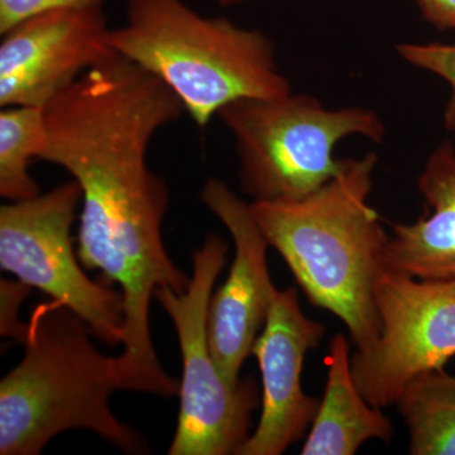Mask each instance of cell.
<instances>
[{"mask_svg": "<svg viewBox=\"0 0 455 455\" xmlns=\"http://www.w3.org/2000/svg\"><path fill=\"white\" fill-rule=\"evenodd\" d=\"M395 405L409 427L410 454L455 455V377L444 368L416 377Z\"/></svg>", "mask_w": 455, "mask_h": 455, "instance_id": "obj_14", "label": "cell"}, {"mask_svg": "<svg viewBox=\"0 0 455 455\" xmlns=\"http://www.w3.org/2000/svg\"><path fill=\"white\" fill-rule=\"evenodd\" d=\"M44 108L8 107L0 113V196L23 202L40 196L29 172L46 145Z\"/></svg>", "mask_w": 455, "mask_h": 455, "instance_id": "obj_15", "label": "cell"}, {"mask_svg": "<svg viewBox=\"0 0 455 455\" xmlns=\"http://www.w3.org/2000/svg\"><path fill=\"white\" fill-rule=\"evenodd\" d=\"M103 5L44 12L3 35L0 106L44 108L116 56Z\"/></svg>", "mask_w": 455, "mask_h": 455, "instance_id": "obj_9", "label": "cell"}, {"mask_svg": "<svg viewBox=\"0 0 455 455\" xmlns=\"http://www.w3.org/2000/svg\"><path fill=\"white\" fill-rule=\"evenodd\" d=\"M425 20L439 29H455V0H419Z\"/></svg>", "mask_w": 455, "mask_h": 455, "instance_id": "obj_19", "label": "cell"}, {"mask_svg": "<svg viewBox=\"0 0 455 455\" xmlns=\"http://www.w3.org/2000/svg\"><path fill=\"white\" fill-rule=\"evenodd\" d=\"M227 253L228 245L220 235H206L202 248L194 253L187 291L157 289L155 292L175 325L184 366L178 427L170 455H236L252 434V414L259 406L256 382L252 379L228 382L209 346V304Z\"/></svg>", "mask_w": 455, "mask_h": 455, "instance_id": "obj_6", "label": "cell"}, {"mask_svg": "<svg viewBox=\"0 0 455 455\" xmlns=\"http://www.w3.org/2000/svg\"><path fill=\"white\" fill-rule=\"evenodd\" d=\"M235 140L238 178L253 202H292L315 193L337 175L338 143L358 136L383 142L386 124L363 107L329 109L309 94L242 99L220 110Z\"/></svg>", "mask_w": 455, "mask_h": 455, "instance_id": "obj_5", "label": "cell"}, {"mask_svg": "<svg viewBox=\"0 0 455 455\" xmlns=\"http://www.w3.org/2000/svg\"><path fill=\"white\" fill-rule=\"evenodd\" d=\"M324 397L317 407L302 455H353L370 440L391 442L394 427L382 409L371 405L352 373L346 335H334L326 355Z\"/></svg>", "mask_w": 455, "mask_h": 455, "instance_id": "obj_13", "label": "cell"}, {"mask_svg": "<svg viewBox=\"0 0 455 455\" xmlns=\"http://www.w3.org/2000/svg\"><path fill=\"white\" fill-rule=\"evenodd\" d=\"M377 164L373 152L343 158L337 175L304 199L250 204L307 300L341 320L357 350L379 339L377 286L388 272L390 235L368 202Z\"/></svg>", "mask_w": 455, "mask_h": 455, "instance_id": "obj_2", "label": "cell"}, {"mask_svg": "<svg viewBox=\"0 0 455 455\" xmlns=\"http://www.w3.org/2000/svg\"><path fill=\"white\" fill-rule=\"evenodd\" d=\"M431 212L412 224H396L390 236L388 271L420 280L455 278V147L440 143L418 180Z\"/></svg>", "mask_w": 455, "mask_h": 455, "instance_id": "obj_12", "label": "cell"}, {"mask_svg": "<svg viewBox=\"0 0 455 455\" xmlns=\"http://www.w3.org/2000/svg\"><path fill=\"white\" fill-rule=\"evenodd\" d=\"M32 287L23 281H9L3 278L0 281L2 292V324L0 331L3 337L13 338L18 341H25L28 323L20 322L18 316L20 304L25 300Z\"/></svg>", "mask_w": 455, "mask_h": 455, "instance_id": "obj_18", "label": "cell"}, {"mask_svg": "<svg viewBox=\"0 0 455 455\" xmlns=\"http://www.w3.org/2000/svg\"><path fill=\"white\" fill-rule=\"evenodd\" d=\"M397 55L407 64L442 77L451 86V98L444 110L445 130L455 131V44H415L405 42L396 46Z\"/></svg>", "mask_w": 455, "mask_h": 455, "instance_id": "obj_16", "label": "cell"}, {"mask_svg": "<svg viewBox=\"0 0 455 455\" xmlns=\"http://www.w3.org/2000/svg\"><path fill=\"white\" fill-rule=\"evenodd\" d=\"M104 0H0V35L44 12L103 5Z\"/></svg>", "mask_w": 455, "mask_h": 455, "instance_id": "obj_17", "label": "cell"}, {"mask_svg": "<svg viewBox=\"0 0 455 455\" xmlns=\"http://www.w3.org/2000/svg\"><path fill=\"white\" fill-rule=\"evenodd\" d=\"M200 200L226 226L235 256L226 283L212 295L208 310L209 346L215 363L230 383L241 381L242 366L267 320L276 287L267 265L268 242L254 220L250 204L223 181L208 179Z\"/></svg>", "mask_w": 455, "mask_h": 455, "instance_id": "obj_10", "label": "cell"}, {"mask_svg": "<svg viewBox=\"0 0 455 455\" xmlns=\"http://www.w3.org/2000/svg\"><path fill=\"white\" fill-rule=\"evenodd\" d=\"M379 335L350 358L359 391L374 407L396 403L416 377L455 355V278L420 280L388 271L377 286Z\"/></svg>", "mask_w": 455, "mask_h": 455, "instance_id": "obj_8", "label": "cell"}, {"mask_svg": "<svg viewBox=\"0 0 455 455\" xmlns=\"http://www.w3.org/2000/svg\"><path fill=\"white\" fill-rule=\"evenodd\" d=\"M47 139L38 160L62 167L83 191L77 257L122 289L123 352L114 357L119 391L179 395L152 344L149 307L157 289L187 291L190 278L171 260L163 220L169 188L147 151L185 108L157 76L121 55L101 62L44 108Z\"/></svg>", "mask_w": 455, "mask_h": 455, "instance_id": "obj_1", "label": "cell"}, {"mask_svg": "<svg viewBox=\"0 0 455 455\" xmlns=\"http://www.w3.org/2000/svg\"><path fill=\"white\" fill-rule=\"evenodd\" d=\"M83 200L75 180L0 208V267L60 301L104 343H123L122 292L90 280L75 253L71 228Z\"/></svg>", "mask_w": 455, "mask_h": 455, "instance_id": "obj_7", "label": "cell"}, {"mask_svg": "<svg viewBox=\"0 0 455 455\" xmlns=\"http://www.w3.org/2000/svg\"><path fill=\"white\" fill-rule=\"evenodd\" d=\"M325 326L305 315L295 287L275 290L267 320L252 355L262 377V414L236 455H280L313 424L319 401L305 394V355L315 349Z\"/></svg>", "mask_w": 455, "mask_h": 455, "instance_id": "obj_11", "label": "cell"}, {"mask_svg": "<svg viewBox=\"0 0 455 455\" xmlns=\"http://www.w3.org/2000/svg\"><path fill=\"white\" fill-rule=\"evenodd\" d=\"M109 40L116 53L163 80L199 127L233 101L292 92L267 35L200 16L184 0H130L127 20Z\"/></svg>", "mask_w": 455, "mask_h": 455, "instance_id": "obj_4", "label": "cell"}, {"mask_svg": "<svg viewBox=\"0 0 455 455\" xmlns=\"http://www.w3.org/2000/svg\"><path fill=\"white\" fill-rule=\"evenodd\" d=\"M223 7H230V5L239 4V3L247 2V0H218Z\"/></svg>", "mask_w": 455, "mask_h": 455, "instance_id": "obj_20", "label": "cell"}, {"mask_svg": "<svg viewBox=\"0 0 455 455\" xmlns=\"http://www.w3.org/2000/svg\"><path fill=\"white\" fill-rule=\"evenodd\" d=\"M88 324L60 301L32 311L25 355L0 382V454L38 455L51 439L85 429L124 453L146 440L113 414L119 391L114 357L92 346Z\"/></svg>", "mask_w": 455, "mask_h": 455, "instance_id": "obj_3", "label": "cell"}]
</instances>
